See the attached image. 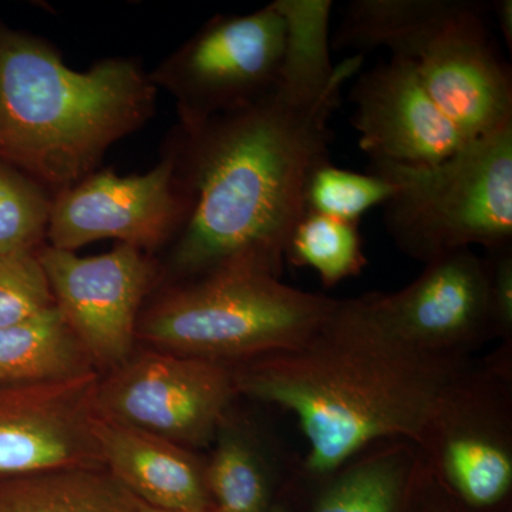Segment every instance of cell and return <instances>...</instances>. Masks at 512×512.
I'll list each match as a JSON object with an SVG mask.
<instances>
[{"instance_id": "obj_1", "label": "cell", "mask_w": 512, "mask_h": 512, "mask_svg": "<svg viewBox=\"0 0 512 512\" xmlns=\"http://www.w3.org/2000/svg\"><path fill=\"white\" fill-rule=\"evenodd\" d=\"M363 59L343 60L315 103H295L274 90L244 109L177 127L165 151L192 205L170 244V284L235 262L282 275L289 238L308 212L309 181L330 161V117Z\"/></svg>"}, {"instance_id": "obj_2", "label": "cell", "mask_w": 512, "mask_h": 512, "mask_svg": "<svg viewBox=\"0 0 512 512\" xmlns=\"http://www.w3.org/2000/svg\"><path fill=\"white\" fill-rule=\"evenodd\" d=\"M474 362L414 348L353 298L335 299L301 345L232 370L238 396L296 417L308 444L301 473L312 480L373 444L419 443Z\"/></svg>"}, {"instance_id": "obj_3", "label": "cell", "mask_w": 512, "mask_h": 512, "mask_svg": "<svg viewBox=\"0 0 512 512\" xmlns=\"http://www.w3.org/2000/svg\"><path fill=\"white\" fill-rule=\"evenodd\" d=\"M157 92L136 59L79 72L46 40L0 26V161L55 194L72 187L153 117Z\"/></svg>"}, {"instance_id": "obj_4", "label": "cell", "mask_w": 512, "mask_h": 512, "mask_svg": "<svg viewBox=\"0 0 512 512\" xmlns=\"http://www.w3.org/2000/svg\"><path fill=\"white\" fill-rule=\"evenodd\" d=\"M333 302L292 288L261 266L235 262L165 286L141 311L137 340L234 367L301 345Z\"/></svg>"}, {"instance_id": "obj_5", "label": "cell", "mask_w": 512, "mask_h": 512, "mask_svg": "<svg viewBox=\"0 0 512 512\" xmlns=\"http://www.w3.org/2000/svg\"><path fill=\"white\" fill-rule=\"evenodd\" d=\"M393 184L384 224L400 251L427 262L480 245L511 247L512 124L431 165L372 163Z\"/></svg>"}, {"instance_id": "obj_6", "label": "cell", "mask_w": 512, "mask_h": 512, "mask_svg": "<svg viewBox=\"0 0 512 512\" xmlns=\"http://www.w3.org/2000/svg\"><path fill=\"white\" fill-rule=\"evenodd\" d=\"M512 345L474 362L416 444L427 476L471 511L500 507L512 491Z\"/></svg>"}, {"instance_id": "obj_7", "label": "cell", "mask_w": 512, "mask_h": 512, "mask_svg": "<svg viewBox=\"0 0 512 512\" xmlns=\"http://www.w3.org/2000/svg\"><path fill=\"white\" fill-rule=\"evenodd\" d=\"M275 3L247 15H218L150 73L175 101L180 126L194 127L274 92L285 47Z\"/></svg>"}, {"instance_id": "obj_8", "label": "cell", "mask_w": 512, "mask_h": 512, "mask_svg": "<svg viewBox=\"0 0 512 512\" xmlns=\"http://www.w3.org/2000/svg\"><path fill=\"white\" fill-rule=\"evenodd\" d=\"M237 396L232 366L150 348L100 376L96 409L195 451L214 441Z\"/></svg>"}, {"instance_id": "obj_9", "label": "cell", "mask_w": 512, "mask_h": 512, "mask_svg": "<svg viewBox=\"0 0 512 512\" xmlns=\"http://www.w3.org/2000/svg\"><path fill=\"white\" fill-rule=\"evenodd\" d=\"M191 205L173 157L164 151L146 174L94 171L56 192L46 238L49 247L70 252L100 239H117L151 255L180 234Z\"/></svg>"}, {"instance_id": "obj_10", "label": "cell", "mask_w": 512, "mask_h": 512, "mask_svg": "<svg viewBox=\"0 0 512 512\" xmlns=\"http://www.w3.org/2000/svg\"><path fill=\"white\" fill-rule=\"evenodd\" d=\"M37 258L57 309L97 372L123 365L134 353L144 303L161 278L157 262L126 244L89 258L43 245Z\"/></svg>"}, {"instance_id": "obj_11", "label": "cell", "mask_w": 512, "mask_h": 512, "mask_svg": "<svg viewBox=\"0 0 512 512\" xmlns=\"http://www.w3.org/2000/svg\"><path fill=\"white\" fill-rule=\"evenodd\" d=\"M362 298L394 335L433 355L471 357L474 350L498 339L490 266L471 249L427 262L400 291Z\"/></svg>"}, {"instance_id": "obj_12", "label": "cell", "mask_w": 512, "mask_h": 512, "mask_svg": "<svg viewBox=\"0 0 512 512\" xmlns=\"http://www.w3.org/2000/svg\"><path fill=\"white\" fill-rule=\"evenodd\" d=\"M483 3L456 0L412 56L431 99L468 141L512 124V77L491 45Z\"/></svg>"}, {"instance_id": "obj_13", "label": "cell", "mask_w": 512, "mask_h": 512, "mask_svg": "<svg viewBox=\"0 0 512 512\" xmlns=\"http://www.w3.org/2000/svg\"><path fill=\"white\" fill-rule=\"evenodd\" d=\"M100 376L0 383V478L106 468L94 431Z\"/></svg>"}, {"instance_id": "obj_14", "label": "cell", "mask_w": 512, "mask_h": 512, "mask_svg": "<svg viewBox=\"0 0 512 512\" xmlns=\"http://www.w3.org/2000/svg\"><path fill=\"white\" fill-rule=\"evenodd\" d=\"M350 101L360 150L372 163L437 164L468 143L406 57L392 56L363 73Z\"/></svg>"}, {"instance_id": "obj_15", "label": "cell", "mask_w": 512, "mask_h": 512, "mask_svg": "<svg viewBox=\"0 0 512 512\" xmlns=\"http://www.w3.org/2000/svg\"><path fill=\"white\" fill-rule=\"evenodd\" d=\"M94 431L104 467L140 503L164 511L214 508L205 461L194 450L99 414Z\"/></svg>"}, {"instance_id": "obj_16", "label": "cell", "mask_w": 512, "mask_h": 512, "mask_svg": "<svg viewBox=\"0 0 512 512\" xmlns=\"http://www.w3.org/2000/svg\"><path fill=\"white\" fill-rule=\"evenodd\" d=\"M419 448L409 440H387L360 451L322 484L311 512H409L423 484Z\"/></svg>"}, {"instance_id": "obj_17", "label": "cell", "mask_w": 512, "mask_h": 512, "mask_svg": "<svg viewBox=\"0 0 512 512\" xmlns=\"http://www.w3.org/2000/svg\"><path fill=\"white\" fill-rule=\"evenodd\" d=\"M97 372L57 306L0 328V383L55 382Z\"/></svg>"}, {"instance_id": "obj_18", "label": "cell", "mask_w": 512, "mask_h": 512, "mask_svg": "<svg viewBox=\"0 0 512 512\" xmlns=\"http://www.w3.org/2000/svg\"><path fill=\"white\" fill-rule=\"evenodd\" d=\"M0 512H137L107 468H66L0 478Z\"/></svg>"}, {"instance_id": "obj_19", "label": "cell", "mask_w": 512, "mask_h": 512, "mask_svg": "<svg viewBox=\"0 0 512 512\" xmlns=\"http://www.w3.org/2000/svg\"><path fill=\"white\" fill-rule=\"evenodd\" d=\"M285 20V47L275 92L295 103H315L340 72L330 57L332 0H275Z\"/></svg>"}, {"instance_id": "obj_20", "label": "cell", "mask_w": 512, "mask_h": 512, "mask_svg": "<svg viewBox=\"0 0 512 512\" xmlns=\"http://www.w3.org/2000/svg\"><path fill=\"white\" fill-rule=\"evenodd\" d=\"M205 461V481L218 512H266L271 508V464L264 448L232 409L215 436Z\"/></svg>"}, {"instance_id": "obj_21", "label": "cell", "mask_w": 512, "mask_h": 512, "mask_svg": "<svg viewBox=\"0 0 512 512\" xmlns=\"http://www.w3.org/2000/svg\"><path fill=\"white\" fill-rule=\"evenodd\" d=\"M451 0H355L340 23L335 46L353 49L386 47L392 56L409 57Z\"/></svg>"}, {"instance_id": "obj_22", "label": "cell", "mask_w": 512, "mask_h": 512, "mask_svg": "<svg viewBox=\"0 0 512 512\" xmlns=\"http://www.w3.org/2000/svg\"><path fill=\"white\" fill-rule=\"evenodd\" d=\"M285 262L313 269L326 288L362 274L367 258L359 224L306 212L289 238Z\"/></svg>"}, {"instance_id": "obj_23", "label": "cell", "mask_w": 512, "mask_h": 512, "mask_svg": "<svg viewBox=\"0 0 512 512\" xmlns=\"http://www.w3.org/2000/svg\"><path fill=\"white\" fill-rule=\"evenodd\" d=\"M52 200L43 185L0 161V251H37L46 237Z\"/></svg>"}, {"instance_id": "obj_24", "label": "cell", "mask_w": 512, "mask_h": 512, "mask_svg": "<svg viewBox=\"0 0 512 512\" xmlns=\"http://www.w3.org/2000/svg\"><path fill=\"white\" fill-rule=\"evenodd\" d=\"M393 194V184L386 178L343 170L329 161L313 173L306 205L308 211L359 224L366 212L386 204Z\"/></svg>"}, {"instance_id": "obj_25", "label": "cell", "mask_w": 512, "mask_h": 512, "mask_svg": "<svg viewBox=\"0 0 512 512\" xmlns=\"http://www.w3.org/2000/svg\"><path fill=\"white\" fill-rule=\"evenodd\" d=\"M55 306L37 251H0V328Z\"/></svg>"}, {"instance_id": "obj_26", "label": "cell", "mask_w": 512, "mask_h": 512, "mask_svg": "<svg viewBox=\"0 0 512 512\" xmlns=\"http://www.w3.org/2000/svg\"><path fill=\"white\" fill-rule=\"evenodd\" d=\"M491 303L501 345H512V248L488 252Z\"/></svg>"}, {"instance_id": "obj_27", "label": "cell", "mask_w": 512, "mask_h": 512, "mask_svg": "<svg viewBox=\"0 0 512 512\" xmlns=\"http://www.w3.org/2000/svg\"><path fill=\"white\" fill-rule=\"evenodd\" d=\"M495 13V18L498 20L500 25L501 33H503L505 42L508 46L512 45V2L511 0H497L493 2L491 6Z\"/></svg>"}, {"instance_id": "obj_28", "label": "cell", "mask_w": 512, "mask_h": 512, "mask_svg": "<svg viewBox=\"0 0 512 512\" xmlns=\"http://www.w3.org/2000/svg\"><path fill=\"white\" fill-rule=\"evenodd\" d=\"M137 512H180V511H164L158 510V508L150 507V505H146L140 503V501L136 500ZM200 512H218L215 508H210V510L200 511Z\"/></svg>"}, {"instance_id": "obj_29", "label": "cell", "mask_w": 512, "mask_h": 512, "mask_svg": "<svg viewBox=\"0 0 512 512\" xmlns=\"http://www.w3.org/2000/svg\"><path fill=\"white\" fill-rule=\"evenodd\" d=\"M431 512H456V508L450 507L448 504L437 505Z\"/></svg>"}, {"instance_id": "obj_30", "label": "cell", "mask_w": 512, "mask_h": 512, "mask_svg": "<svg viewBox=\"0 0 512 512\" xmlns=\"http://www.w3.org/2000/svg\"><path fill=\"white\" fill-rule=\"evenodd\" d=\"M266 512H288V511L284 510V508H282V507H279V505H271V508H269V510Z\"/></svg>"}]
</instances>
